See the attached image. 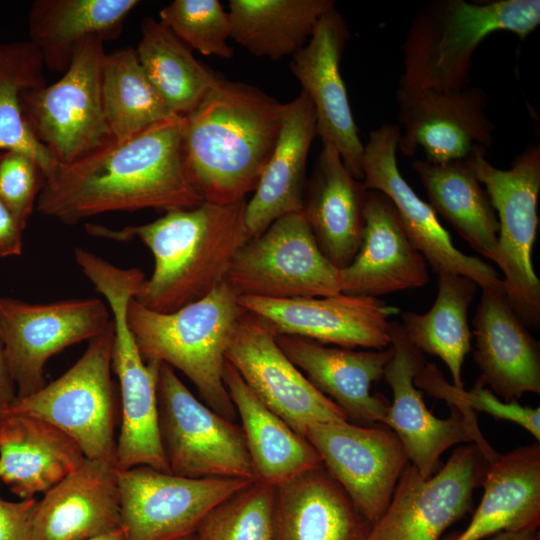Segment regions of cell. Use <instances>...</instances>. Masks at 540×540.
I'll use <instances>...</instances> for the list:
<instances>
[{"label": "cell", "mask_w": 540, "mask_h": 540, "mask_svg": "<svg viewBox=\"0 0 540 540\" xmlns=\"http://www.w3.org/2000/svg\"><path fill=\"white\" fill-rule=\"evenodd\" d=\"M35 498L18 502L0 498V540H32Z\"/></svg>", "instance_id": "7bdbcfd3"}, {"label": "cell", "mask_w": 540, "mask_h": 540, "mask_svg": "<svg viewBox=\"0 0 540 540\" xmlns=\"http://www.w3.org/2000/svg\"><path fill=\"white\" fill-rule=\"evenodd\" d=\"M367 192L339 153L323 145L307 181L303 210L319 248L339 270L352 262L361 245Z\"/></svg>", "instance_id": "83f0119b"}, {"label": "cell", "mask_w": 540, "mask_h": 540, "mask_svg": "<svg viewBox=\"0 0 540 540\" xmlns=\"http://www.w3.org/2000/svg\"><path fill=\"white\" fill-rule=\"evenodd\" d=\"M157 399L170 473L256 481L242 427L199 401L164 363L158 372Z\"/></svg>", "instance_id": "30bf717a"}, {"label": "cell", "mask_w": 540, "mask_h": 540, "mask_svg": "<svg viewBox=\"0 0 540 540\" xmlns=\"http://www.w3.org/2000/svg\"><path fill=\"white\" fill-rule=\"evenodd\" d=\"M23 231L9 207L0 197V257L21 255Z\"/></svg>", "instance_id": "ee69618b"}, {"label": "cell", "mask_w": 540, "mask_h": 540, "mask_svg": "<svg viewBox=\"0 0 540 540\" xmlns=\"http://www.w3.org/2000/svg\"><path fill=\"white\" fill-rule=\"evenodd\" d=\"M540 23L539 0H433L413 16L401 47L399 87L409 92L461 90L469 86L472 58L497 31L525 38Z\"/></svg>", "instance_id": "277c9868"}, {"label": "cell", "mask_w": 540, "mask_h": 540, "mask_svg": "<svg viewBox=\"0 0 540 540\" xmlns=\"http://www.w3.org/2000/svg\"><path fill=\"white\" fill-rule=\"evenodd\" d=\"M159 21L204 56H233L229 15L218 0H174L160 10Z\"/></svg>", "instance_id": "ab89813d"}, {"label": "cell", "mask_w": 540, "mask_h": 540, "mask_svg": "<svg viewBox=\"0 0 540 540\" xmlns=\"http://www.w3.org/2000/svg\"><path fill=\"white\" fill-rule=\"evenodd\" d=\"M400 136L393 124L370 132L361 161L366 189L380 191L391 200L408 238L435 273L467 277L481 289H503L499 273L480 258L459 251L432 207L403 178L396 159Z\"/></svg>", "instance_id": "e0dca14e"}, {"label": "cell", "mask_w": 540, "mask_h": 540, "mask_svg": "<svg viewBox=\"0 0 540 540\" xmlns=\"http://www.w3.org/2000/svg\"><path fill=\"white\" fill-rule=\"evenodd\" d=\"M44 62L28 41L0 43V151L15 150L33 158L45 180L59 166L54 155L33 136L23 116L20 96L46 85Z\"/></svg>", "instance_id": "74e56055"}, {"label": "cell", "mask_w": 540, "mask_h": 540, "mask_svg": "<svg viewBox=\"0 0 540 540\" xmlns=\"http://www.w3.org/2000/svg\"><path fill=\"white\" fill-rule=\"evenodd\" d=\"M286 107L257 87L222 78L182 117L184 167L205 202L234 204L254 192Z\"/></svg>", "instance_id": "7a4b0ae2"}, {"label": "cell", "mask_w": 540, "mask_h": 540, "mask_svg": "<svg viewBox=\"0 0 540 540\" xmlns=\"http://www.w3.org/2000/svg\"><path fill=\"white\" fill-rule=\"evenodd\" d=\"M135 51L167 108L179 117L190 113L222 79L199 62L191 49L163 23L152 17L141 22V38Z\"/></svg>", "instance_id": "d590c367"}, {"label": "cell", "mask_w": 540, "mask_h": 540, "mask_svg": "<svg viewBox=\"0 0 540 540\" xmlns=\"http://www.w3.org/2000/svg\"><path fill=\"white\" fill-rule=\"evenodd\" d=\"M392 357L383 377L393 393V402L382 424L388 426L402 443L410 464L424 477L436 470L440 456L450 447L473 442L491 462L497 452L483 437L473 410L451 407V416L440 419L425 405L414 378L425 359L404 336L400 323L391 322Z\"/></svg>", "instance_id": "9a60e30c"}, {"label": "cell", "mask_w": 540, "mask_h": 540, "mask_svg": "<svg viewBox=\"0 0 540 540\" xmlns=\"http://www.w3.org/2000/svg\"><path fill=\"white\" fill-rule=\"evenodd\" d=\"M84 460L78 443L47 421L14 412L0 420V481L21 500L46 493Z\"/></svg>", "instance_id": "f1b7e54d"}, {"label": "cell", "mask_w": 540, "mask_h": 540, "mask_svg": "<svg viewBox=\"0 0 540 540\" xmlns=\"http://www.w3.org/2000/svg\"><path fill=\"white\" fill-rule=\"evenodd\" d=\"M415 386L445 400L450 406L487 413L498 420L516 423L540 440V408L522 406L518 401L506 402L486 388L478 379L469 391L447 383L435 364H425L414 378Z\"/></svg>", "instance_id": "60d3db41"}, {"label": "cell", "mask_w": 540, "mask_h": 540, "mask_svg": "<svg viewBox=\"0 0 540 540\" xmlns=\"http://www.w3.org/2000/svg\"><path fill=\"white\" fill-rule=\"evenodd\" d=\"M539 526L498 532L486 540H540Z\"/></svg>", "instance_id": "bcb514c9"}, {"label": "cell", "mask_w": 540, "mask_h": 540, "mask_svg": "<svg viewBox=\"0 0 540 540\" xmlns=\"http://www.w3.org/2000/svg\"><path fill=\"white\" fill-rule=\"evenodd\" d=\"M121 528L114 466L85 458L37 501L32 540H89Z\"/></svg>", "instance_id": "d4e9b609"}, {"label": "cell", "mask_w": 540, "mask_h": 540, "mask_svg": "<svg viewBox=\"0 0 540 540\" xmlns=\"http://www.w3.org/2000/svg\"><path fill=\"white\" fill-rule=\"evenodd\" d=\"M245 207L246 200L225 205L203 202L143 225L115 230L87 224L86 229L116 241L139 238L152 252L154 270L134 300L149 310L170 313L227 282L237 252L250 239Z\"/></svg>", "instance_id": "3957f363"}, {"label": "cell", "mask_w": 540, "mask_h": 540, "mask_svg": "<svg viewBox=\"0 0 540 540\" xmlns=\"http://www.w3.org/2000/svg\"><path fill=\"white\" fill-rule=\"evenodd\" d=\"M487 149L477 148L465 160L485 185L499 223L498 258L503 291L527 327L540 326V280L531 259L539 217L540 144H529L509 169L493 166Z\"/></svg>", "instance_id": "52a82bcc"}, {"label": "cell", "mask_w": 540, "mask_h": 540, "mask_svg": "<svg viewBox=\"0 0 540 540\" xmlns=\"http://www.w3.org/2000/svg\"><path fill=\"white\" fill-rule=\"evenodd\" d=\"M182 117L172 116L124 140H110L59 164L36 203L44 216L73 225L113 211L192 209L203 198L191 183L181 151Z\"/></svg>", "instance_id": "6da1fadb"}, {"label": "cell", "mask_w": 540, "mask_h": 540, "mask_svg": "<svg viewBox=\"0 0 540 540\" xmlns=\"http://www.w3.org/2000/svg\"><path fill=\"white\" fill-rule=\"evenodd\" d=\"M438 276L437 297L430 310L424 314L404 312L400 326L416 349L442 359L453 386L464 389L462 366L471 350L472 337L468 310L479 286L458 274L439 273Z\"/></svg>", "instance_id": "e575fe53"}, {"label": "cell", "mask_w": 540, "mask_h": 540, "mask_svg": "<svg viewBox=\"0 0 540 540\" xmlns=\"http://www.w3.org/2000/svg\"><path fill=\"white\" fill-rule=\"evenodd\" d=\"M489 463L474 443L456 448L428 478L409 463L366 540H440L471 509L474 490L482 484Z\"/></svg>", "instance_id": "4fadbf2b"}, {"label": "cell", "mask_w": 540, "mask_h": 540, "mask_svg": "<svg viewBox=\"0 0 540 540\" xmlns=\"http://www.w3.org/2000/svg\"><path fill=\"white\" fill-rule=\"evenodd\" d=\"M305 437L360 512L375 524L410 463L396 434L382 423L360 426L343 421L312 425Z\"/></svg>", "instance_id": "ac0fdd59"}, {"label": "cell", "mask_w": 540, "mask_h": 540, "mask_svg": "<svg viewBox=\"0 0 540 540\" xmlns=\"http://www.w3.org/2000/svg\"><path fill=\"white\" fill-rule=\"evenodd\" d=\"M16 397L17 391L7 366L0 332V420L9 412Z\"/></svg>", "instance_id": "f6af8a7d"}, {"label": "cell", "mask_w": 540, "mask_h": 540, "mask_svg": "<svg viewBox=\"0 0 540 540\" xmlns=\"http://www.w3.org/2000/svg\"><path fill=\"white\" fill-rule=\"evenodd\" d=\"M275 339L287 358L348 420L383 423L390 403L370 391L372 383L383 377L392 357L391 344L383 350L355 351L295 336L275 335Z\"/></svg>", "instance_id": "603a6c76"}, {"label": "cell", "mask_w": 540, "mask_h": 540, "mask_svg": "<svg viewBox=\"0 0 540 540\" xmlns=\"http://www.w3.org/2000/svg\"><path fill=\"white\" fill-rule=\"evenodd\" d=\"M113 321L79 360L38 392L16 397L9 412L37 417L61 429L85 458L114 466L117 402L112 371Z\"/></svg>", "instance_id": "ba28073f"}, {"label": "cell", "mask_w": 540, "mask_h": 540, "mask_svg": "<svg viewBox=\"0 0 540 540\" xmlns=\"http://www.w3.org/2000/svg\"><path fill=\"white\" fill-rule=\"evenodd\" d=\"M82 272L104 296L113 317L111 364L121 399L114 468L123 471L149 466L170 472L159 428L157 380L161 363L143 360L127 321L129 302L145 280L144 273L137 268H120L100 256L89 258Z\"/></svg>", "instance_id": "8992f818"}, {"label": "cell", "mask_w": 540, "mask_h": 540, "mask_svg": "<svg viewBox=\"0 0 540 540\" xmlns=\"http://www.w3.org/2000/svg\"><path fill=\"white\" fill-rule=\"evenodd\" d=\"M333 0H230L231 38L252 55L273 61L306 45Z\"/></svg>", "instance_id": "836d02e7"}, {"label": "cell", "mask_w": 540, "mask_h": 540, "mask_svg": "<svg viewBox=\"0 0 540 540\" xmlns=\"http://www.w3.org/2000/svg\"><path fill=\"white\" fill-rule=\"evenodd\" d=\"M242 308L265 320L275 335L295 336L342 348L383 350L391 344V320L399 308L376 297L339 293L272 299L239 296Z\"/></svg>", "instance_id": "d6986e66"}, {"label": "cell", "mask_w": 540, "mask_h": 540, "mask_svg": "<svg viewBox=\"0 0 540 540\" xmlns=\"http://www.w3.org/2000/svg\"><path fill=\"white\" fill-rule=\"evenodd\" d=\"M276 487L253 481L215 506L196 533L201 540H275Z\"/></svg>", "instance_id": "f35d334b"}, {"label": "cell", "mask_w": 540, "mask_h": 540, "mask_svg": "<svg viewBox=\"0 0 540 540\" xmlns=\"http://www.w3.org/2000/svg\"><path fill=\"white\" fill-rule=\"evenodd\" d=\"M317 135L313 104L303 91L287 103L280 135L252 198L246 202L250 238L275 220L304 209L307 157Z\"/></svg>", "instance_id": "4316f807"}, {"label": "cell", "mask_w": 540, "mask_h": 540, "mask_svg": "<svg viewBox=\"0 0 540 540\" xmlns=\"http://www.w3.org/2000/svg\"><path fill=\"white\" fill-rule=\"evenodd\" d=\"M138 0H36L28 16L29 41L44 66L64 73L88 38L117 39Z\"/></svg>", "instance_id": "4dcf8cb0"}, {"label": "cell", "mask_w": 540, "mask_h": 540, "mask_svg": "<svg viewBox=\"0 0 540 540\" xmlns=\"http://www.w3.org/2000/svg\"><path fill=\"white\" fill-rule=\"evenodd\" d=\"M239 296L224 282L174 312L149 310L134 298L127 321L144 361L181 371L213 411L235 422L236 409L223 382L226 350L240 316Z\"/></svg>", "instance_id": "5b68a950"}, {"label": "cell", "mask_w": 540, "mask_h": 540, "mask_svg": "<svg viewBox=\"0 0 540 540\" xmlns=\"http://www.w3.org/2000/svg\"><path fill=\"white\" fill-rule=\"evenodd\" d=\"M412 168L425 187L436 215L447 220L471 248L496 263L497 214L468 162L431 163L418 159L413 161Z\"/></svg>", "instance_id": "d6a6232c"}, {"label": "cell", "mask_w": 540, "mask_h": 540, "mask_svg": "<svg viewBox=\"0 0 540 540\" xmlns=\"http://www.w3.org/2000/svg\"><path fill=\"white\" fill-rule=\"evenodd\" d=\"M103 43L96 37L86 39L59 80L21 93L27 126L61 165L113 139L102 97Z\"/></svg>", "instance_id": "9c48e42d"}, {"label": "cell", "mask_w": 540, "mask_h": 540, "mask_svg": "<svg viewBox=\"0 0 540 540\" xmlns=\"http://www.w3.org/2000/svg\"><path fill=\"white\" fill-rule=\"evenodd\" d=\"M227 283L238 296L272 299L342 293L339 269L319 248L304 210L250 238L237 252Z\"/></svg>", "instance_id": "8fae6325"}, {"label": "cell", "mask_w": 540, "mask_h": 540, "mask_svg": "<svg viewBox=\"0 0 540 540\" xmlns=\"http://www.w3.org/2000/svg\"><path fill=\"white\" fill-rule=\"evenodd\" d=\"M124 540H174L195 533L215 506L252 480L188 478L149 466L117 471Z\"/></svg>", "instance_id": "5bb4252c"}, {"label": "cell", "mask_w": 540, "mask_h": 540, "mask_svg": "<svg viewBox=\"0 0 540 540\" xmlns=\"http://www.w3.org/2000/svg\"><path fill=\"white\" fill-rule=\"evenodd\" d=\"M89 540H124V532L121 528Z\"/></svg>", "instance_id": "7dc6e473"}, {"label": "cell", "mask_w": 540, "mask_h": 540, "mask_svg": "<svg viewBox=\"0 0 540 540\" xmlns=\"http://www.w3.org/2000/svg\"><path fill=\"white\" fill-rule=\"evenodd\" d=\"M44 183L41 167L29 155L15 150L0 152V197L23 230Z\"/></svg>", "instance_id": "b9f144b4"}, {"label": "cell", "mask_w": 540, "mask_h": 540, "mask_svg": "<svg viewBox=\"0 0 540 540\" xmlns=\"http://www.w3.org/2000/svg\"><path fill=\"white\" fill-rule=\"evenodd\" d=\"M174 540H201V539L199 538V536L195 532V533L187 534V535H184L182 537L176 538Z\"/></svg>", "instance_id": "c3c4849f"}, {"label": "cell", "mask_w": 540, "mask_h": 540, "mask_svg": "<svg viewBox=\"0 0 540 540\" xmlns=\"http://www.w3.org/2000/svg\"><path fill=\"white\" fill-rule=\"evenodd\" d=\"M371 527L323 464L276 486L275 540H366Z\"/></svg>", "instance_id": "484cf974"}, {"label": "cell", "mask_w": 540, "mask_h": 540, "mask_svg": "<svg viewBox=\"0 0 540 540\" xmlns=\"http://www.w3.org/2000/svg\"><path fill=\"white\" fill-rule=\"evenodd\" d=\"M361 245L339 270L342 293L376 297L420 288L429 281L426 260L408 238L391 200L368 190Z\"/></svg>", "instance_id": "7402d4cb"}, {"label": "cell", "mask_w": 540, "mask_h": 540, "mask_svg": "<svg viewBox=\"0 0 540 540\" xmlns=\"http://www.w3.org/2000/svg\"><path fill=\"white\" fill-rule=\"evenodd\" d=\"M481 485V502L466 529L454 540H483L501 531L539 526V442L497 454Z\"/></svg>", "instance_id": "f546056e"}, {"label": "cell", "mask_w": 540, "mask_h": 540, "mask_svg": "<svg viewBox=\"0 0 540 540\" xmlns=\"http://www.w3.org/2000/svg\"><path fill=\"white\" fill-rule=\"evenodd\" d=\"M396 100L404 128L398 149L406 157L421 147L431 163L460 161L493 143L495 124L485 112L489 97L480 87L422 92L398 88Z\"/></svg>", "instance_id": "ffe728a7"}, {"label": "cell", "mask_w": 540, "mask_h": 540, "mask_svg": "<svg viewBox=\"0 0 540 540\" xmlns=\"http://www.w3.org/2000/svg\"><path fill=\"white\" fill-rule=\"evenodd\" d=\"M350 32L332 7L318 21L304 47L291 56L290 69L311 100L317 135L332 146L348 171L363 181L362 144L353 118L340 63Z\"/></svg>", "instance_id": "44dd1931"}, {"label": "cell", "mask_w": 540, "mask_h": 540, "mask_svg": "<svg viewBox=\"0 0 540 540\" xmlns=\"http://www.w3.org/2000/svg\"><path fill=\"white\" fill-rule=\"evenodd\" d=\"M104 112L113 140H127L176 116L167 108L139 62L135 48L106 53L102 71Z\"/></svg>", "instance_id": "8d00e7d4"}, {"label": "cell", "mask_w": 540, "mask_h": 540, "mask_svg": "<svg viewBox=\"0 0 540 540\" xmlns=\"http://www.w3.org/2000/svg\"><path fill=\"white\" fill-rule=\"evenodd\" d=\"M479 379L504 401L540 393V345L503 289H482L473 318Z\"/></svg>", "instance_id": "cb8c5ba5"}, {"label": "cell", "mask_w": 540, "mask_h": 540, "mask_svg": "<svg viewBox=\"0 0 540 540\" xmlns=\"http://www.w3.org/2000/svg\"><path fill=\"white\" fill-rule=\"evenodd\" d=\"M112 316L98 298L31 304L0 298V332L17 397L41 390L45 365L65 348L103 332Z\"/></svg>", "instance_id": "7c38bea8"}, {"label": "cell", "mask_w": 540, "mask_h": 540, "mask_svg": "<svg viewBox=\"0 0 540 540\" xmlns=\"http://www.w3.org/2000/svg\"><path fill=\"white\" fill-rule=\"evenodd\" d=\"M223 382L241 419L256 480L276 487L322 465L307 438L270 410L227 360Z\"/></svg>", "instance_id": "1f68e13d"}, {"label": "cell", "mask_w": 540, "mask_h": 540, "mask_svg": "<svg viewBox=\"0 0 540 540\" xmlns=\"http://www.w3.org/2000/svg\"><path fill=\"white\" fill-rule=\"evenodd\" d=\"M226 360L270 410L304 437L312 425L349 421L282 352L268 323L248 311L236 324Z\"/></svg>", "instance_id": "2e32d148"}]
</instances>
